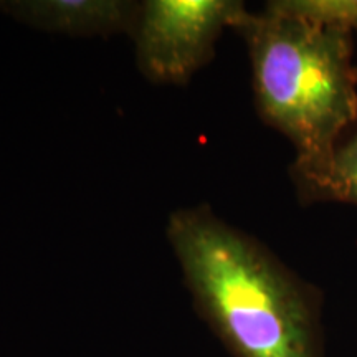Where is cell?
I'll use <instances>...</instances> for the list:
<instances>
[{
	"label": "cell",
	"mask_w": 357,
	"mask_h": 357,
	"mask_svg": "<svg viewBox=\"0 0 357 357\" xmlns=\"http://www.w3.org/2000/svg\"><path fill=\"white\" fill-rule=\"evenodd\" d=\"M288 172L303 205L339 202L357 207V121L324 160L307 167L289 166Z\"/></svg>",
	"instance_id": "obj_5"
},
{
	"label": "cell",
	"mask_w": 357,
	"mask_h": 357,
	"mask_svg": "<svg viewBox=\"0 0 357 357\" xmlns=\"http://www.w3.org/2000/svg\"><path fill=\"white\" fill-rule=\"evenodd\" d=\"M240 0H142L132 40L141 75L154 84L184 86L215 55L223 30L247 13Z\"/></svg>",
	"instance_id": "obj_3"
},
{
	"label": "cell",
	"mask_w": 357,
	"mask_h": 357,
	"mask_svg": "<svg viewBox=\"0 0 357 357\" xmlns=\"http://www.w3.org/2000/svg\"><path fill=\"white\" fill-rule=\"evenodd\" d=\"M235 32L248 48L257 113L293 144L291 166L324 160L357 121L352 32L268 8L248 10Z\"/></svg>",
	"instance_id": "obj_2"
},
{
	"label": "cell",
	"mask_w": 357,
	"mask_h": 357,
	"mask_svg": "<svg viewBox=\"0 0 357 357\" xmlns=\"http://www.w3.org/2000/svg\"><path fill=\"white\" fill-rule=\"evenodd\" d=\"M167 242L199 318L231 357H324L321 294L208 204L167 217Z\"/></svg>",
	"instance_id": "obj_1"
},
{
	"label": "cell",
	"mask_w": 357,
	"mask_h": 357,
	"mask_svg": "<svg viewBox=\"0 0 357 357\" xmlns=\"http://www.w3.org/2000/svg\"><path fill=\"white\" fill-rule=\"evenodd\" d=\"M141 2L134 0H17L0 12L42 32L73 38L132 37Z\"/></svg>",
	"instance_id": "obj_4"
},
{
	"label": "cell",
	"mask_w": 357,
	"mask_h": 357,
	"mask_svg": "<svg viewBox=\"0 0 357 357\" xmlns=\"http://www.w3.org/2000/svg\"><path fill=\"white\" fill-rule=\"evenodd\" d=\"M265 8L357 33V0H270Z\"/></svg>",
	"instance_id": "obj_6"
}]
</instances>
